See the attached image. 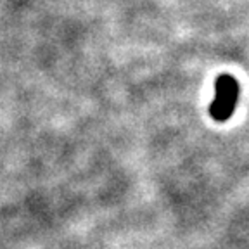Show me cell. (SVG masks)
Segmentation results:
<instances>
[{
    "label": "cell",
    "instance_id": "cell-1",
    "mask_svg": "<svg viewBox=\"0 0 249 249\" xmlns=\"http://www.w3.org/2000/svg\"><path fill=\"white\" fill-rule=\"evenodd\" d=\"M239 97V83L232 74H220L214 82V99L210 106V114L214 121L230 120Z\"/></svg>",
    "mask_w": 249,
    "mask_h": 249
}]
</instances>
